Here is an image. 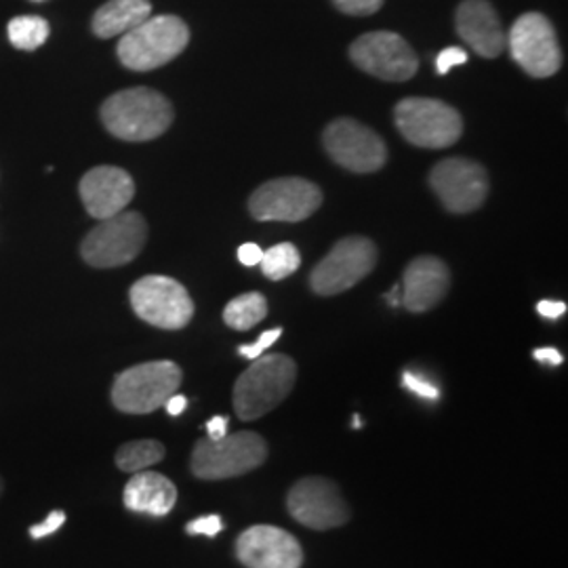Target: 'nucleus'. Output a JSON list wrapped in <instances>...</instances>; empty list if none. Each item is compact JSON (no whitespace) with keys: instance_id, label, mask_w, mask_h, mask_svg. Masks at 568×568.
I'll return each mask as SVG.
<instances>
[{"instance_id":"obj_1","label":"nucleus","mask_w":568,"mask_h":568,"mask_svg":"<svg viewBox=\"0 0 568 568\" xmlns=\"http://www.w3.org/2000/svg\"><path fill=\"white\" fill-rule=\"evenodd\" d=\"M102 121L122 142H150L171 126L173 105L154 89H126L103 102Z\"/></svg>"},{"instance_id":"obj_2","label":"nucleus","mask_w":568,"mask_h":568,"mask_svg":"<svg viewBox=\"0 0 568 568\" xmlns=\"http://www.w3.org/2000/svg\"><path fill=\"white\" fill-rule=\"evenodd\" d=\"M297 365L284 354L260 356L234 386V410L243 422H255L274 410L291 394Z\"/></svg>"},{"instance_id":"obj_3","label":"nucleus","mask_w":568,"mask_h":568,"mask_svg":"<svg viewBox=\"0 0 568 568\" xmlns=\"http://www.w3.org/2000/svg\"><path fill=\"white\" fill-rule=\"evenodd\" d=\"M187 42L190 30L185 21L175 16H156L122 34L116 55L124 68L148 72L175 60Z\"/></svg>"},{"instance_id":"obj_4","label":"nucleus","mask_w":568,"mask_h":568,"mask_svg":"<svg viewBox=\"0 0 568 568\" xmlns=\"http://www.w3.org/2000/svg\"><path fill=\"white\" fill-rule=\"evenodd\" d=\"M267 459V445L255 432L225 434L220 440L201 438L192 450V474L201 480H225L248 474Z\"/></svg>"},{"instance_id":"obj_5","label":"nucleus","mask_w":568,"mask_h":568,"mask_svg":"<svg viewBox=\"0 0 568 568\" xmlns=\"http://www.w3.org/2000/svg\"><path fill=\"white\" fill-rule=\"evenodd\" d=\"M182 368L171 361H154L122 371L112 386V403L126 415H148L178 394Z\"/></svg>"},{"instance_id":"obj_6","label":"nucleus","mask_w":568,"mask_h":568,"mask_svg":"<svg viewBox=\"0 0 568 568\" xmlns=\"http://www.w3.org/2000/svg\"><path fill=\"white\" fill-rule=\"evenodd\" d=\"M394 119L406 142L429 150L448 148L464 133L459 112L440 100L406 98L396 105Z\"/></svg>"},{"instance_id":"obj_7","label":"nucleus","mask_w":568,"mask_h":568,"mask_svg":"<svg viewBox=\"0 0 568 568\" xmlns=\"http://www.w3.org/2000/svg\"><path fill=\"white\" fill-rule=\"evenodd\" d=\"M148 241V225L140 213L122 211L102 220L82 241V260L93 267H119L133 262Z\"/></svg>"},{"instance_id":"obj_8","label":"nucleus","mask_w":568,"mask_h":568,"mask_svg":"<svg viewBox=\"0 0 568 568\" xmlns=\"http://www.w3.org/2000/svg\"><path fill=\"white\" fill-rule=\"evenodd\" d=\"M323 204V190L302 178H281L260 185L248 201L257 222H304Z\"/></svg>"},{"instance_id":"obj_9","label":"nucleus","mask_w":568,"mask_h":568,"mask_svg":"<svg viewBox=\"0 0 568 568\" xmlns=\"http://www.w3.org/2000/svg\"><path fill=\"white\" fill-rule=\"evenodd\" d=\"M133 312L148 325L180 331L194 316V302L182 283L169 276H143L131 286Z\"/></svg>"},{"instance_id":"obj_10","label":"nucleus","mask_w":568,"mask_h":568,"mask_svg":"<svg viewBox=\"0 0 568 568\" xmlns=\"http://www.w3.org/2000/svg\"><path fill=\"white\" fill-rule=\"evenodd\" d=\"M377 264V248L363 236H349L331 248L321 264L314 267L310 284L316 295L333 297L366 278Z\"/></svg>"},{"instance_id":"obj_11","label":"nucleus","mask_w":568,"mask_h":568,"mask_svg":"<svg viewBox=\"0 0 568 568\" xmlns=\"http://www.w3.org/2000/svg\"><path fill=\"white\" fill-rule=\"evenodd\" d=\"M509 53L532 79L554 77L562 65V53L554 26L541 13H525L509 30Z\"/></svg>"},{"instance_id":"obj_12","label":"nucleus","mask_w":568,"mask_h":568,"mask_svg":"<svg viewBox=\"0 0 568 568\" xmlns=\"http://www.w3.org/2000/svg\"><path fill=\"white\" fill-rule=\"evenodd\" d=\"M352 61L375 79L405 82L419 70V58L413 47L394 32H368L349 47Z\"/></svg>"},{"instance_id":"obj_13","label":"nucleus","mask_w":568,"mask_h":568,"mask_svg":"<svg viewBox=\"0 0 568 568\" xmlns=\"http://www.w3.org/2000/svg\"><path fill=\"white\" fill-rule=\"evenodd\" d=\"M328 156L352 173H375L387 161L384 140L366 124L352 119L331 122L323 135Z\"/></svg>"},{"instance_id":"obj_14","label":"nucleus","mask_w":568,"mask_h":568,"mask_svg":"<svg viewBox=\"0 0 568 568\" xmlns=\"http://www.w3.org/2000/svg\"><path fill=\"white\" fill-rule=\"evenodd\" d=\"M429 185L450 213H471L487 201V169L469 159H447L432 169Z\"/></svg>"},{"instance_id":"obj_15","label":"nucleus","mask_w":568,"mask_h":568,"mask_svg":"<svg viewBox=\"0 0 568 568\" xmlns=\"http://www.w3.org/2000/svg\"><path fill=\"white\" fill-rule=\"evenodd\" d=\"M286 508L291 516L307 528L328 530L349 520V508L333 480L310 476L288 490Z\"/></svg>"},{"instance_id":"obj_16","label":"nucleus","mask_w":568,"mask_h":568,"mask_svg":"<svg viewBox=\"0 0 568 568\" xmlns=\"http://www.w3.org/2000/svg\"><path fill=\"white\" fill-rule=\"evenodd\" d=\"M236 556L246 568H302L304 549L286 530L260 525L236 539Z\"/></svg>"},{"instance_id":"obj_17","label":"nucleus","mask_w":568,"mask_h":568,"mask_svg":"<svg viewBox=\"0 0 568 568\" xmlns=\"http://www.w3.org/2000/svg\"><path fill=\"white\" fill-rule=\"evenodd\" d=\"M135 196L133 178L119 166H95L81 180L84 209L95 220H110L122 213Z\"/></svg>"},{"instance_id":"obj_18","label":"nucleus","mask_w":568,"mask_h":568,"mask_svg":"<svg viewBox=\"0 0 568 568\" xmlns=\"http://www.w3.org/2000/svg\"><path fill=\"white\" fill-rule=\"evenodd\" d=\"M457 34L485 60H495L506 49V32L488 0H464L455 13Z\"/></svg>"},{"instance_id":"obj_19","label":"nucleus","mask_w":568,"mask_h":568,"mask_svg":"<svg viewBox=\"0 0 568 568\" xmlns=\"http://www.w3.org/2000/svg\"><path fill=\"white\" fill-rule=\"evenodd\" d=\"M450 286V272L438 257H417L406 265L400 297L403 305L413 314H422L445 300Z\"/></svg>"},{"instance_id":"obj_20","label":"nucleus","mask_w":568,"mask_h":568,"mask_svg":"<svg viewBox=\"0 0 568 568\" xmlns=\"http://www.w3.org/2000/svg\"><path fill=\"white\" fill-rule=\"evenodd\" d=\"M124 506L138 514L163 518L171 514L178 501V488L159 471H138L124 487Z\"/></svg>"},{"instance_id":"obj_21","label":"nucleus","mask_w":568,"mask_h":568,"mask_svg":"<svg viewBox=\"0 0 568 568\" xmlns=\"http://www.w3.org/2000/svg\"><path fill=\"white\" fill-rule=\"evenodd\" d=\"M148 18H152L150 0H110L95 11L91 28L100 39H114L131 32Z\"/></svg>"},{"instance_id":"obj_22","label":"nucleus","mask_w":568,"mask_h":568,"mask_svg":"<svg viewBox=\"0 0 568 568\" xmlns=\"http://www.w3.org/2000/svg\"><path fill=\"white\" fill-rule=\"evenodd\" d=\"M267 316V300L262 293H244L225 305L224 323L234 331H248Z\"/></svg>"},{"instance_id":"obj_23","label":"nucleus","mask_w":568,"mask_h":568,"mask_svg":"<svg viewBox=\"0 0 568 568\" xmlns=\"http://www.w3.org/2000/svg\"><path fill=\"white\" fill-rule=\"evenodd\" d=\"M164 453L166 450L159 440H133L116 450V466L122 471L138 474L148 467L161 464Z\"/></svg>"},{"instance_id":"obj_24","label":"nucleus","mask_w":568,"mask_h":568,"mask_svg":"<svg viewBox=\"0 0 568 568\" xmlns=\"http://www.w3.org/2000/svg\"><path fill=\"white\" fill-rule=\"evenodd\" d=\"M9 41L21 51H34L49 39V23L39 16H21L9 21Z\"/></svg>"},{"instance_id":"obj_25","label":"nucleus","mask_w":568,"mask_h":568,"mask_svg":"<svg viewBox=\"0 0 568 568\" xmlns=\"http://www.w3.org/2000/svg\"><path fill=\"white\" fill-rule=\"evenodd\" d=\"M260 265H262L265 278L283 281L286 276H291L293 272H297V267L302 265V255H300L295 244H274L272 248L264 251V257H262V264Z\"/></svg>"},{"instance_id":"obj_26","label":"nucleus","mask_w":568,"mask_h":568,"mask_svg":"<svg viewBox=\"0 0 568 568\" xmlns=\"http://www.w3.org/2000/svg\"><path fill=\"white\" fill-rule=\"evenodd\" d=\"M403 386L413 392L415 396L424 398V400H438L440 398V389L436 384H432L426 377L413 373V371H405L403 373Z\"/></svg>"},{"instance_id":"obj_27","label":"nucleus","mask_w":568,"mask_h":568,"mask_svg":"<svg viewBox=\"0 0 568 568\" xmlns=\"http://www.w3.org/2000/svg\"><path fill=\"white\" fill-rule=\"evenodd\" d=\"M333 4L345 16L365 18L377 13L384 7V0H333Z\"/></svg>"},{"instance_id":"obj_28","label":"nucleus","mask_w":568,"mask_h":568,"mask_svg":"<svg viewBox=\"0 0 568 568\" xmlns=\"http://www.w3.org/2000/svg\"><path fill=\"white\" fill-rule=\"evenodd\" d=\"M281 335H283V328H272V331H265V333H262V337H260L255 344L241 345V347H239V354H241L243 358L255 361V358L264 356L265 349L276 344V342L281 339Z\"/></svg>"},{"instance_id":"obj_29","label":"nucleus","mask_w":568,"mask_h":568,"mask_svg":"<svg viewBox=\"0 0 568 568\" xmlns=\"http://www.w3.org/2000/svg\"><path fill=\"white\" fill-rule=\"evenodd\" d=\"M224 528V523L220 516H203V518H196L194 523H190L185 530L190 535H206V537H215L220 535Z\"/></svg>"},{"instance_id":"obj_30","label":"nucleus","mask_w":568,"mask_h":568,"mask_svg":"<svg viewBox=\"0 0 568 568\" xmlns=\"http://www.w3.org/2000/svg\"><path fill=\"white\" fill-rule=\"evenodd\" d=\"M466 61L467 53L464 49H459V47H448L443 53H438V58H436V70H438V74L445 77L450 68L462 65V63H466Z\"/></svg>"},{"instance_id":"obj_31","label":"nucleus","mask_w":568,"mask_h":568,"mask_svg":"<svg viewBox=\"0 0 568 568\" xmlns=\"http://www.w3.org/2000/svg\"><path fill=\"white\" fill-rule=\"evenodd\" d=\"M65 523V514L58 509V511H51L47 518H44V523L41 525H34V527L30 528V537L32 539H42V537H49V535H53L58 528H61V525Z\"/></svg>"},{"instance_id":"obj_32","label":"nucleus","mask_w":568,"mask_h":568,"mask_svg":"<svg viewBox=\"0 0 568 568\" xmlns=\"http://www.w3.org/2000/svg\"><path fill=\"white\" fill-rule=\"evenodd\" d=\"M262 257H264V251H262L260 244L244 243L243 246L239 248V260H241V264L246 265V267L262 264Z\"/></svg>"},{"instance_id":"obj_33","label":"nucleus","mask_w":568,"mask_h":568,"mask_svg":"<svg viewBox=\"0 0 568 568\" xmlns=\"http://www.w3.org/2000/svg\"><path fill=\"white\" fill-rule=\"evenodd\" d=\"M537 312L544 316V318H548V321H558V318H562L565 316V312H567V304H562V302H539L537 304Z\"/></svg>"},{"instance_id":"obj_34","label":"nucleus","mask_w":568,"mask_h":568,"mask_svg":"<svg viewBox=\"0 0 568 568\" xmlns=\"http://www.w3.org/2000/svg\"><path fill=\"white\" fill-rule=\"evenodd\" d=\"M532 356H535V361H539V363H548L551 366H560L562 365V354L556 349V347H537L535 352H532Z\"/></svg>"},{"instance_id":"obj_35","label":"nucleus","mask_w":568,"mask_h":568,"mask_svg":"<svg viewBox=\"0 0 568 568\" xmlns=\"http://www.w3.org/2000/svg\"><path fill=\"white\" fill-rule=\"evenodd\" d=\"M206 438H211V440H220V438H224L225 434H227V417H222V415H217V417H213L209 424H206Z\"/></svg>"},{"instance_id":"obj_36","label":"nucleus","mask_w":568,"mask_h":568,"mask_svg":"<svg viewBox=\"0 0 568 568\" xmlns=\"http://www.w3.org/2000/svg\"><path fill=\"white\" fill-rule=\"evenodd\" d=\"M185 406H187V400H185V396H182V394H173V396L164 403V408H166V413H169L171 417L182 415L183 410H185Z\"/></svg>"},{"instance_id":"obj_37","label":"nucleus","mask_w":568,"mask_h":568,"mask_svg":"<svg viewBox=\"0 0 568 568\" xmlns=\"http://www.w3.org/2000/svg\"><path fill=\"white\" fill-rule=\"evenodd\" d=\"M387 304L400 305L403 304V297H400V286H396L394 291H389L386 295Z\"/></svg>"},{"instance_id":"obj_38","label":"nucleus","mask_w":568,"mask_h":568,"mask_svg":"<svg viewBox=\"0 0 568 568\" xmlns=\"http://www.w3.org/2000/svg\"><path fill=\"white\" fill-rule=\"evenodd\" d=\"M2 490H4V483H2V478H0V495H2Z\"/></svg>"},{"instance_id":"obj_39","label":"nucleus","mask_w":568,"mask_h":568,"mask_svg":"<svg viewBox=\"0 0 568 568\" xmlns=\"http://www.w3.org/2000/svg\"><path fill=\"white\" fill-rule=\"evenodd\" d=\"M34 2H42V0H34Z\"/></svg>"}]
</instances>
